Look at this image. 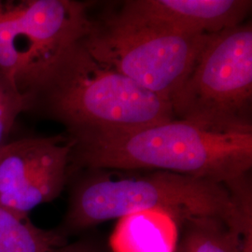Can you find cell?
Wrapping results in <instances>:
<instances>
[{
    "label": "cell",
    "mask_w": 252,
    "mask_h": 252,
    "mask_svg": "<svg viewBox=\"0 0 252 252\" xmlns=\"http://www.w3.org/2000/svg\"><path fill=\"white\" fill-rule=\"evenodd\" d=\"M53 252H103L99 247L88 239H81L73 243H66Z\"/></svg>",
    "instance_id": "obj_13"
},
{
    "label": "cell",
    "mask_w": 252,
    "mask_h": 252,
    "mask_svg": "<svg viewBox=\"0 0 252 252\" xmlns=\"http://www.w3.org/2000/svg\"><path fill=\"white\" fill-rule=\"evenodd\" d=\"M180 227L183 230L177 252H241L239 232L221 219L189 218Z\"/></svg>",
    "instance_id": "obj_11"
},
{
    "label": "cell",
    "mask_w": 252,
    "mask_h": 252,
    "mask_svg": "<svg viewBox=\"0 0 252 252\" xmlns=\"http://www.w3.org/2000/svg\"><path fill=\"white\" fill-rule=\"evenodd\" d=\"M70 138L69 179L82 170L152 169L226 185L248 175L252 165V127L225 131L173 119Z\"/></svg>",
    "instance_id": "obj_1"
},
{
    "label": "cell",
    "mask_w": 252,
    "mask_h": 252,
    "mask_svg": "<svg viewBox=\"0 0 252 252\" xmlns=\"http://www.w3.org/2000/svg\"><path fill=\"white\" fill-rule=\"evenodd\" d=\"M66 243L59 229L36 227L28 215L0 205V252H53Z\"/></svg>",
    "instance_id": "obj_10"
},
{
    "label": "cell",
    "mask_w": 252,
    "mask_h": 252,
    "mask_svg": "<svg viewBox=\"0 0 252 252\" xmlns=\"http://www.w3.org/2000/svg\"><path fill=\"white\" fill-rule=\"evenodd\" d=\"M252 27L209 36L193 68L172 97L176 119L217 130L252 127Z\"/></svg>",
    "instance_id": "obj_5"
},
{
    "label": "cell",
    "mask_w": 252,
    "mask_h": 252,
    "mask_svg": "<svg viewBox=\"0 0 252 252\" xmlns=\"http://www.w3.org/2000/svg\"><path fill=\"white\" fill-rule=\"evenodd\" d=\"M249 0H130L118 14L189 35H212L243 24Z\"/></svg>",
    "instance_id": "obj_8"
},
{
    "label": "cell",
    "mask_w": 252,
    "mask_h": 252,
    "mask_svg": "<svg viewBox=\"0 0 252 252\" xmlns=\"http://www.w3.org/2000/svg\"><path fill=\"white\" fill-rule=\"evenodd\" d=\"M163 209L179 223L194 217H215L238 231L252 212L249 184H225L171 172L123 175L85 170L73 183L68 208L59 229L66 236L128 214Z\"/></svg>",
    "instance_id": "obj_3"
},
{
    "label": "cell",
    "mask_w": 252,
    "mask_h": 252,
    "mask_svg": "<svg viewBox=\"0 0 252 252\" xmlns=\"http://www.w3.org/2000/svg\"><path fill=\"white\" fill-rule=\"evenodd\" d=\"M81 41L24 94L26 112L59 122L70 137L130 131L176 119L169 101L97 62Z\"/></svg>",
    "instance_id": "obj_2"
},
{
    "label": "cell",
    "mask_w": 252,
    "mask_h": 252,
    "mask_svg": "<svg viewBox=\"0 0 252 252\" xmlns=\"http://www.w3.org/2000/svg\"><path fill=\"white\" fill-rule=\"evenodd\" d=\"M76 0H0V69L23 94L93 26Z\"/></svg>",
    "instance_id": "obj_6"
},
{
    "label": "cell",
    "mask_w": 252,
    "mask_h": 252,
    "mask_svg": "<svg viewBox=\"0 0 252 252\" xmlns=\"http://www.w3.org/2000/svg\"><path fill=\"white\" fill-rule=\"evenodd\" d=\"M13 142H14V140L13 141H10L9 144L7 145L1 152H0V161H1V159L7 154V153H9V150L12 148V146H13Z\"/></svg>",
    "instance_id": "obj_14"
},
{
    "label": "cell",
    "mask_w": 252,
    "mask_h": 252,
    "mask_svg": "<svg viewBox=\"0 0 252 252\" xmlns=\"http://www.w3.org/2000/svg\"><path fill=\"white\" fill-rule=\"evenodd\" d=\"M26 110V96L13 79L0 69V152L10 142L16 120Z\"/></svg>",
    "instance_id": "obj_12"
},
{
    "label": "cell",
    "mask_w": 252,
    "mask_h": 252,
    "mask_svg": "<svg viewBox=\"0 0 252 252\" xmlns=\"http://www.w3.org/2000/svg\"><path fill=\"white\" fill-rule=\"evenodd\" d=\"M180 228L169 211L134 212L119 219L109 245L113 252H177Z\"/></svg>",
    "instance_id": "obj_9"
},
{
    "label": "cell",
    "mask_w": 252,
    "mask_h": 252,
    "mask_svg": "<svg viewBox=\"0 0 252 252\" xmlns=\"http://www.w3.org/2000/svg\"><path fill=\"white\" fill-rule=\"evenodd\" d=\"M210 36L184 34L115 12L93 20L81 42L97 62L170 102Z\"/></svg>",
    "instance_id": "obj_4"
},
{
    "label": "cell",
    "mask_w": 252,
    "mask_h": 252,
    "mask_svg": "<svg viewBox=\"0 0 252 252\" xmlns=\"http://www.w3.org/2000/svg\"><path fill=\"white\" fill-rule=\"evenodd\" d=\"M72 147L63 134L14 140L0 161V205L28 215L57 198L69 180Z\"/></svg>",
    "instance_id": "obj_7"
}]
</instances>
